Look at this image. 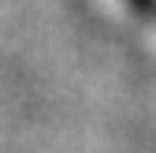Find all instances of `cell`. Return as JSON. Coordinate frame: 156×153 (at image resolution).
<instances>
[]
</instances>
